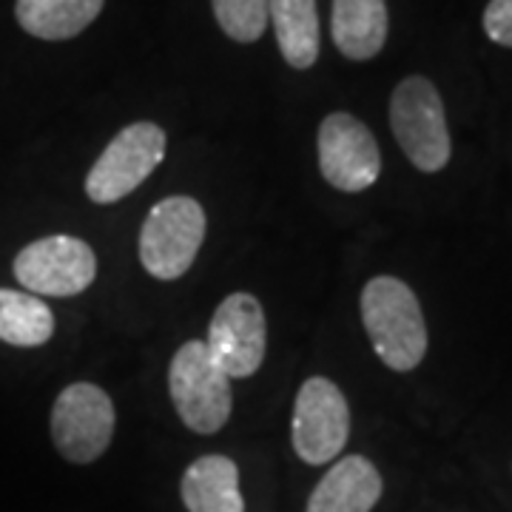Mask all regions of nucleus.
<instances>
[{
	"mask_svg": "<svg viewBox=\"0 0 512 512\" xmlns=\"http://www.w3.org/2000/svg\"><path fill=\"white\" fill-rule=\"evenodd\" d=\"M106 0H18L15 18L26 35L72 40L92 26Z\"/></svg>",
	"mask_w": 512,
	"mask_h": 512,
	"instance_id": "nucleus-15",
	"label": "nucleus"
},
{
	"mask_svg": "<svg viewBox=\"0 0 512 512\" xmlns=\"http://www.w3.org/2000/svg\"><path fill=\"white\" fill-rule=\"evenodd\" d=\"M205 208L194 197H165L151 211L140 228V262L148 271V276L160 282H174L200 254L205 242Z\"/></svg>",
	"mask_w": 512,
	"mask_h": 512,
	"instance_id": "nucleus-4",
	"label": "nucleus"
},
{
	"mask_svg": "<svg viewBox=\"0 0 512 512\" xmlns=\"http://www.w3.org/2000/svg\"><path fill=\"white\" fill-rule=\"evenodd\" d=\"M350 439V407L339 384L328 376H311L293 402V453L305 464H328Z\"/></svg>",
	"mask_w": 512,
	"mask_h": 512,
	"instance_id": "nucleus-8",
	"label": "nucleus"
},
{
	"mask_svg": "<svg viewBox=\"0 0 512 512\" xmlns=\"http://www.w3.org/2000/svg\"><path fill=\"white\" fill-rule=\"evenodd\" d=\"M481 23H484V35L495 46L512 49V0H490Z\"/></svg>",
	"mask_w": 512,
	"mask_h": 512,
	"instance_id": "nucleus-18",
	"label": "nucleus"
},
{
	"mask_svg": "<svg viewBox=\"0 0 512 512\" xmlns=\"http://www.w3.org/2000/svg\"><path fill=\"white\" fill-rule=\"evenodd\" d=\"M390 128L404 151V157L424 174L447 168L453 143L444 114L439 89L421 77L410 74L390 94Z\"/></svg>",
	"mask_w": 512,
	"mask_h": 512,
	"instance_id": "nucleus-3",
	"label": "nucleus"
},
{
	"mask_svg": "<svg viewBox=\"0 0 512 512\" xmlns=\"http://www.w3.org/2000/svg\"><path fill=\"white\" fill-rule=\"evenodd\" d=\"M387 29L384 0H333L330 35L348 60H373L387 43Z\"/></svg>",
	"mask_w": 512,
	"mask_h": 512,
	"instance_id": "nucleus-12",
	"label": "nucleus"
},
{
	"mask_svg": "<svg viewBox=\"0 0 512 512\" xmlns=\"http://www.w3.org/2000/svg\"><path fill=\"white\" fill-rule=\"evenodd\" d=\"M15 279L23 291L52 299H69L89 291L97 279V254L86 239L52 234L29 242L15 256Z\"/></svg>",
	"mask_w": 512,
	"mask_h": 512,
	"instance_id": "nucleus-7",
	"label": "nucleus"
},
{
	"mask_svg": "<svg viewBox=\"0 0 512 512\" xmlns=\"http://www.w3.org/2000/svg\"><path fill=\"white\" fill-rule=\"evenodd\" d=\"M168 137L157 123L140 120L111 137L86 174V197L94 205H111L146 183L165 160Z\"/></svg>",
	"mask_w": 512,
	"mask_h": 512,
	"instance_id": "nucleus-5",
	"label": "nucleus"
},
{
	"mask_svg": "<svg viewBox=\"0 0 512 512\" xmlns=\"http://www.w3.org/2000/svg\"><path fill=\"white\" fill-rule=\"evenodd\" d=\"M55 336V313L29 291L0 288V342L12 348H40Z\"/></svg>",
	"mask_w": 512,
	"mask_h": 512,
	"instance_id": "nucleus-16",
	"label": "nucleus"
},
{
	"mask_svg": "<svg viewBox=\"0 0 512 512\" xmlns=\"http://www.w3.org/2000/svg\"><path fill=\"white\" fill-rule=\"evenodd\" d=\"M188 512H245L239 493V467L228 456H200L188 464L180 481Z\"/></svg>",
	"mask_w": 512,
	"mask_h": 512,
	"instance_id": "nucleus-13",
	"label": "nucleus"
},
{
	"mask_svg": "<svg viewBox=\"0 0 512 512\" xmlns=\"http://www.w3.org/2000/svg\"><path fill=\"white\" fill-rule=\"evenodd\" d=\"M225 35L237 43H256L268 29V0H211Z\"/></svg>",
	"mask_w": 512,
	"mask_h": 512,
	"instance_id": "nucleus-17",
	"label": "nucleus"
},
{
	"mask_svg": "<svg viewBox=\"0 0 512 512\" xmlns=\"http://www.w3.org/2000/svg\"><path fill=\"white\" fill-rule=\"evenodd\" d=\"M168 393L177 416L191 433L214 436L231 419V379L214 362L205 342L191 339L174 353L168 367Z\"/></svg>",
	"mask_w": 512,
	"mask_h": 512,
	"instance_id": "nucleus-2",
	"label": "nucleus"
},
{
	"mask_svg": "<svg viewBox=\"0 0 512 512\" xmlns=\"http://www.w3.org/2000/svg\"><path fill=\"white\" fill-rule=\"evenodd\" d=\"M382 473L365 456H345L330 464L313 487L308 512H370L382 498Z\"/></svg>",
	"mask_w": 512,
	"mask_h": 512,
	"instance_id": "nucleus-11",
	"label": "nucleus"
},
{
	"mask_svg": "<svg viewBox=\"0 0 512 512\" xmlns=\"http://www.w3.org/2000/svg\"><path fill=\"white\" fill-rule=\"evenodd\" d=\"M205 348L228 379H248L265 362L268 322L265 308L254 293H231L220 302L208 322Z\"/></svg>",
	"mask_w": 512,
	"mask_h": 512,
	"instance_id": "nucleus-10",
	"label": "nucleus"
},
{
	"mask_svg": "<svg viewBox=\"0 0 512 512\" xmlns=\"http://www.w3.org/2000/svg\"><path fill=\"white\" fill-rule=\"evenodd\" d=\"M362 325L384 367L410 373L427 356V322L413 288L399 276H373L362 288Z\"/></svg>",
	"mask_w": 512,
	"mask_h": 512,
	"instance_id": "nucleus-1",
	"label": "nucleus"
},
{
	"mask_svg": "<svg viewBox=\"0 0 512 512\" xmlns=\"http://www.w3.org/2000/svg\"><path fill=\"white\" fill-rule=\"evenodd\" d=\"M268 23L274 26L279 52L288 66L305 72L319 60L316 0H268Z\"/></svg>",
	"mask_w": 512,
	"mask_h": 512,
	"instance_id": "nucleus-14",
	"label": "nucleus"
},
{
	"mask_svg": "<svg viewBox=\"0 0 512 512\" xmlns=\"http://www.w3.org/2000/svg\"><path fill=\"white\" fill-rule=\"evenodd\" d=\"M316 154L325 183L345 194L367 191L382 174V151L373 131L348 111H333L319 123Z\"/></svg>",
	"mask_w": 512,
	"mask_h": 512,
	"instance_id": "nucleus-9",
	"label": "nucleus"
},
{
	"mask_svg": "<svg viewBox=\"0 0 512 512\" xmlns=\"http://www.w3.org/2000/svg\"><path fill=\"white\" fill-rule=\"evenodd\" d=\"M117 427L111 396L92 382H74L52 404L49 430L57 453L69 464H92L109 450Z\"/></svg>",
	"mask_w": 512,
	"mask_h": 512,
	"instance_id": "nucleus-6",
	"label": "nucleus"
}]
</instances>
